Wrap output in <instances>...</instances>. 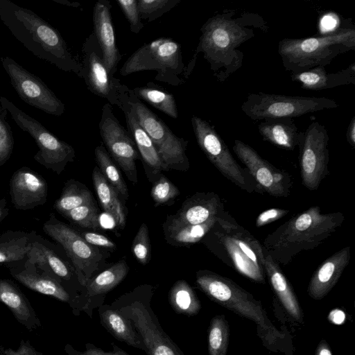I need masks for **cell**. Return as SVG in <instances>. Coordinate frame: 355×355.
I'll list each match as a JSON object with an SVG mask.
<instances>
[{"instance_id":"1","label":"cell","mask_w":355,"mask_h":355,"mask_svg":"<svg viewBox=\"0 0 355 355\" xmlns=\"http://www.w3.org/2000/svg\"><path fill=\"white\" fill-rule=\"evenodd\" d=\"M268 28L257 13L223 10L202 26L195 55L202 53L214 76L223 83L243 66L244 54L239 46L253 38L257 31L266 33Z\"/></svg>"},{"instance_id":"2","label":"cell","mask_w":355,"mask_h":355,"mask_svg":"<svg viewBox=\"0 0 355 355\" xmlns=\"http://www.w3.org/2000/svg\"><path fill=\"white\" fill-rule=\"evenodd\" d=\"M0 19L35 56L80 78V61L71 54L58 31L33 11L9 0H0Z\"/></svg>"},{"instance_id":"3","label":"cell","mask_w":355,"mask_h":355,"mask_svg":"<svg viewBox=\"0 0 355 355\" xmlns=\"http://www.w3.org/2000/svg\"><path fill=\"white\" fill-rule=\"evenodd\" d=\"M344 220L341 212L322 213L320 207L312 206L268 234L263 246L279 265L286 266L298 254L324 243Z\"/></svg>"},{"instance_id":"4","label":"cell","mask_w":355,"mask_h":355,"mask_svg":"<svg viewBox=\"0 0 355 355\" xmlns=\"http://www.w3.org/2000/svg\"><path fill=\"white\" fill-rule=\"evenodd\" d=\"M202 239L225 265L253 282H266L263 245L228 212L218 218Z\"/></svg>"},{"instance_id":"5","label":"cell","mask_w":355,"mask_h":355,"mask_svg":"<svg viewBox=\"0 0 355 355\" xmlns=\"http://www.w3.org/2000/svg\"><path fill=\"white\" fill-rule=\"evenodd\" d=\"M198 287L211 300L256 323L257 331L270 350L283 352L284 335L269 320L260 301L232 279L209 270L196 273Z\"/></svg>"},{"instance_id":"6","label":"cell","mask_w":355,"mask_h":355,"mask_svg":"<svg viewBox=\"0 0 355 355\" xmlns=\"http://www.w3.org/2000/svg\"><path fill=\"white\" fill-rule=\"evenodd\" d=\"M349 51H355L354 28H337L318 37L284 38L277 47L284 68L291 73L325 67Z\"/></svg>"},{"instance_id":"7","label":"cell","mask_w":355,"mask_h":355,"mask_svg":"<svg viewBox=\"0 0 355 355\" xmlns=\"http://www.w3.org/2000/svg\"><path fill=\"white\" fill-rule=\"evenodd\" d=\"M144 71H155V79L173 86L183 83L187 68L181 44L171 37H159L146 43L131 54L120 69L125 76Z\"/></svg>"},{"instance_id":"8","label":"cell","mask_w":355,"mask_h":355,"mask_svg":"<svg viewBox=\"0 0 355 355\" xmlns=\"http://www.w3.org/2000/svg\"><path fill=\"white\" fill-rule=\"evenodd\" d=\"M150 304V296L130 294L110 306L130 322L148 355H184L164 331Z\"/></svg>"},{"instance_id":"9","label":"cell","mask_w":355,"mask_h":355,"mask_svg":"<svg viewBox=\"0 0 355 355\" xmlns=\"http://www.w3.org/2000/svg\"><path fill=\"white\" fill-rule=\"evenodd\" d=\"M126 98L139 124L151 139L161 159L163 170L187 171L189 168L186 154L188 141L175 135L157 115L128 88Z\"/></svg>"},{"instance_id":"10","label":"cell","mask_w":355,"mask_h":355,"mask_svg":"<svg viewBox=\"0 0 355 355\" xmlns=\"http://www.w3.org/2000/svg\"><path fill=\"white\" fill-rule=\"evenodd\" d=\"M338 106L334 100L324 97L291 96L258 92L248 94L241 110L252 120L265 121L293 119Z\"/></svg>"},{"instance_id":"11","label":"cell","mask_w":355,"mask_h":355,"mask_svg":"<svg viewBox=\"0 0 355 355\" xmlns=\"http://www.w3.org/2000/svg\"><path fill=\"white\" fill-rule=\"evenodd\" d=\"M0 104L1 108L10 114L19 128L35 140L39 149L33 157L36 162L58 175L69 162H73L75 150L71 145L56 137L6 97H0Z\"/></svg>"},{"instance_id":"12","label":"cell","mask_w":355,"mask_h":355,"mask_svg":"<svg viewBox=\"0 0 355 355\" xmlns=\"http://www.w3.org/2000/svg\"><path fill=\"white\" fill-rule=\"evenodd\" d=\"M191 121L199 147L225 178L248 193L262 191L248 169L238 164L223 139L207 121L193 115Z\"/></svg>"},{"instance_id":"13","label":"cell","mask_w":355,"mask_h":355,"mask_svg":"<svg viewBox=\"0 0 355 355\" xmlns=\"http://www.w3.org/2000/svg\"><path fill=\"white\" fill-rule=\"evenodd\" d=\"M329 135L324 125L312 122L302 132L300 148V168L303 185L310 191L318 189L329 174Z\"/></svg>"},{"instance_id":"14","label":"cell","mask_w":355,"mask_h":355,"mask_svg":"<svg viewBox=\"0 0 355 355\" xmlns=\"http://www.w3.org/2000/svg\"><path fill=\"white\" fill-rule=\"evenodd\" d=\"M43 230L63 247L74 266L79 282L86 286L103 259L99 249L86 242L80 234L53 215L44 224Z\"/></svg>"},{"instance_id":"15","label":"cell","mask_w":355,"mask_h":355,"mask_svg":"<svg viewBox=\"0 0 355 355\" xmlns=\"http://www.w3.org/2000/svg\"><path fill=\"white\" fill-rule=\"evenodd\" d=\"M82 54L80 78L84 79L88 89L107 100L111 105L121 108L120 96L124 85L119 78L110 76L94 32L83 43Z\"/></svg>"},{"instance_id":"16","label":"cell","mask_w":355,"mask_h":355,"mask_svg":"<svg viewBox=\"0 0 355 355\" xmlns=\"http://www.w3.org/2000/svg\"><path fill=\"white\" fill-rule=\"evenodd\" d=\"M3 68L19 96L29 105L57 116L65 111L64 104L40 78L8 56L1 58Z\"/></svg>"},{"instance_id":"17","label":"cell","mask_w":355,"mask_h":355,"mask_svg":"<svg viewBox=\"0 0 355 355\" xmlns=\"http://www.w3.org/2000/svg\"><path fill=\"white\" fill-rule=\"evenodd\" d=\"M98 128L110 155L125 172L128 180L136 184V160L139 158V153L127 129L119 123L109 103H105L102 107Z\"/></svg>"},{"instance_id":"18","label":"cell","mask_w":355,"mask_h":355,"mask_svg":"<svg viewBox=\"0 0 355 355\" xmlns=\"http://www.w3.org/2000/svg\"><path fill=\"white\" fill-rule=\"evenodd\" d=\"M233 150L261 191L276 198L290 196L293 182L288 173L275 167L241 140H234Z\"/></svg>"},{"instance_id":"19","label":"cell","mask_w":355,"mask_h":355,"mask_svg":"<svg viewBox=\"0 0 355 355\" xmlns=\"http://www.w3.org/2000/svg\"><path fill=\"white\" fill-rule=\"evenodd\" d=\"M10 195L15 209H33L46 202L47 184L35 171L23 167L12 175L10 181Z\"/></svg>"},{"instance_id":"20","label":"cell","mask_w":355,"mask_h":355,"mask_svg":"<svg viewBox=\"0 0 355 355\" xmlns=\"http://www.w3.org/2000/svg\"><path fill=\"white\" fill-rule=\"evenodd\" d=\"M227 212L218 194L197 192L183 202L175 214L168 216L166 222L179 225H199Z\"/></svg>"},{"instance_id":"21","label":"cell","mask_w":355,"mask_h":355,"mask_svg":"<svg viewBox=\"0 0 355 355\" xmlns=\"http://www.w3.org/2000/svg\"><path fill=\"white\" fill-rule=\"evenodd\" d=\"M108 0L98 1L93 8L94 33L100 46L103 59L111 76L114 77L122 55L116 46Z\"/></svg>"},{"instance_id":"22","label":"cell","mask_w":355,"mask_h":355,"mask_svg":"<svg viewBox=\"0 0 355 355\" xmlns=\"http://www.w3.org/2000/svg\"><path fill=\"white\" fill-rule=\"evenodd\" d=\"M351 247L346 246L327 258L310 279L307 292L313 300L324 298L336 284L351 259Z\"/></svg>"},{"instance_id":"23","label":"cell","mask_w":355,"mask_h":355,"mask_svg":"<svg viewBox=\"0 0 355 355\" xmlns=\"http://www.w3.org/2000/svg\"><path fill=\"white\" fill-rule=\"evenodd\" d=\"M128 88V87L124 85L120 96V109L125 115L127 130L135 143L144 164L158 172L163 170L161 159L151 139L138 122L127 101L125 94Z\"/></svg>"},{"instance_id":"24","label":"cell","mask_w":355,"mask_h":355,"mask_svg":"<svg viewBox=\"0 0 355 355\" xmlns=\"http://www.w3.org/2000/svg\"><path fill=\"white\" fill-rule=\"evenodd\" d=\"M293 81L299 83L307 90H322L338 86L355 84V62L336 73H328L324 67H316L297 73H291Z\"/></svg>"},{"instance_id":"25","label":"cell","mask_w":355,"mask_h":355,"mask_svg":"<svg viewBox=\"0 0 355 355\" xmlns=\"http://www.w3.org/2000/svg\"><path fill=\"white\" fill-rule=\"evenodd\" d=\"M264 268L266 276L284 308L294 320L302 322V312L295 292L279 265L267 253Z\"/></svg>"},{"instance_id":"26","label":"cell","mask_w":355,"mask_h":355,"mask_svg":"<svg viewBox=\"0 0 355 355\" xmlns=\"http://www.w3.org/2000/svg\"><path fill=\"white\" fill-rule=\"evenodd\" d=\"M258 130L263 141L288 150L299 146L302 135L293 119L265 120L258 125Z\"/></svg>"},{"instance_id":"27","label":"cell","mask_w":355,"mask_h":355,"mask_svg":"<svg viewBox=\"0 0 355 355\" xmlns=\"http://www.w3.org/2000/svg\"><path fill=\"white\" fill-rule=\"evenodd\" d=\"M0 302L7 306L15 318L29 330L40 327L34 309L28 300L12 282L0 279Z\"/></svg>"},{"instance_id":"28","label":"cell","mask_w":355,"mask_h":355,"mask_svg":"<svg viewBox=\"0 0 355 355\" xmlns=\"http://www.w3.org/2000/svg\"><path fill=\"white\" fill-rule=\"evenodd\" d=\"M98 313L102 325L117 340L130 346L145 351L140 336L130 322L110 305L99 308Z\"/></svg>"},{"instance_id":"29","label":"cell","mask_w":355,"mask_h":355,"mask_svg":"<svg viewBox=\"0 0 355 355\" xmlns=\"http://www.w3.org/2000/svg\"><path fill=\"white\" fill-rule=\"evenodd\" d=\"M12 275L26 287L40 293L52 296L60 301L68 302L69 295L62 285L48 274L37 272L31 268L10 270Z\"/></svg>"},{"instance_id":"30","label":"cell","mask_w":355,"mask_h":355,"mask_svg":"<svg viewBox=\"0 0 355 355\" xmlns=\"http://www.w3.org/2000/svg\"><path fill=\"white\" fill-rule=\"evenodd\" d=\"M92 180L103 209L114 218L121 229H123L126 219L119 195L97 166L93 170Z\"/></svg>"},{"instance_id":"31","label":"cell","mask_w":355,"mask_h":355,"mask_svg":"<svg viewBox=\"0 0 355 355\" xmlns=\"http://www.w3.org/2000/svg\"><path fill=\"white\" fill-rule=\"evenodd\" d=\"M218 218H211L199 225H179L165 222L163 225L165 239L168 243L176 246L196 243L202 240Z\"/></svg>"},{"instance_id":"32","label":"cell","mask_w":355,"mask_h":355,"mask_svg":"<svg viewBox=\"0 0 355 355\" xmlns=\"http://www.w3.org/2000/svg\"><path fill=\"white\" fill-rule=\"evenodd\" d=\"M135 95L151 106L173 119L178 117V111L174 96L153 83L132 89Z\"/></svg>"},{"instance_id":"33","label":"cell","mask_w":355,"mask_h":355,"mask_svg":"<svg viewBox=\"0 0 355 355\" xmlns=\"http://www.w3.org/2000/svg\"><path fill=\"white\" fill-rule=\"evenodd\" d=\"M28 263L37 265L39 268L51 270L57 276L69 279L71 273L65 263L53 251L38 242H33L26 254Z\"/></svg>"},{"instance_id":"34","label":"cell","mask_w":355,"mask_h":355,"mask_svg":"<svg viewBox=\"0 0 355 355\" xmlns=\"http://www.w3.org/2000/svg\"><path fill=\"white\" fill-rule=\"evenodd\" d=\"M33 241L29 234L8 232L0 236V263L18 261L26 257Z\"/></svg>"},{"instance_id":"35","label":"cell","mask_w":355,"mask_h":355,"mask_svg":"<svg viewBox=\"0 0 355 355\" xmlns=\"http://www.w3.org/2000/svg\"><path fill=\"white\" fill-rule=\"evenodd\" d=\"M128 272L125 260H120L88 282L85 286L87 296L90 297L109 292L125 277Z\"/></svg>"},{"instance_id":"36","label":"cell","mask_w":355,"mask_h":355,"mask_svg":"<svg viewBox=\"0 0 355 355\" xmlns=\"http://www.w3.org/2000/svg\"><path fill=\"white\" fill-rule=\"evenodd\" d=\"M173 310L180 314L193 316L200 310V302L193 288L184 280L177 281L168 293Z\"/></svg>"},{"instance_id":"37","label":"cell","mask_w":355,"mask_h":355,"mask_svg":"<svg viewBox=\"0 0 355 355\" xmlns=\"http://www.w3.org/2000/svg\"><path fill=\"white\" fill-rule=\"evenodd\" d=\"M94 203L92 193L85 185L70 180L62 190L60 198L55 202L54 208L61 214L78 207Z\"/></svg>"},{"instance_id":"38","label":"cell","mask_w":355,"mask_h":355,"mask_svg":"<svg viewBox=\"0 0 355 355\" xmlns=\"http://www.w3.org/2000/svg\"><path fill=\"white\" fill-rule=\"evenodd\" d=\"M96 162L100 171L115 189L119 196L124 200L128 197V191L126 183L123 179L121 173L113 160L108 155L105 148L100 144L94 150Z\"/></svg>"},{"instance_id":"39","label":"cell","mask_w":355,"mask_h":355,"mask_svg":"<svg viewBox=\"0 0 355 355\" xmlns=\"http://www.w3.org/2000/svg\"><path fill=\"white\" fill-rule=\"evenodd\" d=\"M230 327L224 315L214 316L210 322L208 334L209 355H226L229 345Z\"/></svg>"},{"instance_id":"40","label":"cell","mask_w":355,"mask_h":355,"mask_svg":"<svg viewBox=\"0 0 355 355\" xmlns=\"http://www.w3.org/2000/svg\"><path fill=\"white\" fill-rule=\"evenodd\" d=\"M62 215L82 227L93 230L100 227L99 209L94 204L78 207Z\"/></svg>"},{"instance_id":"41","label":"cell","mask_w":355,"mask_h":355,"mask_svg":"<svg viewBox=\"0 0 355 355\" xmlns=\"http://www.w3.org/2000/svg\"><path fill=\"white\" fill-rule=\"evenodd\" d=\"M181 0H137L141 19L151 22L175 7Z\"/></svg>"},{"instance_id":"42","label":"cell","mask_w":355,"mask_h":355,"mask_svg":"<svg viewBox=\"0 0 355 355\" xmlns=\"http://www.w3.org/2000/svg\"><path fill=\"white\" fill-rule=\"evenodd\" d=\"M132 250L140 263L146 265L148 263L150 258V245L148 226L144 223L140 225L134 238Z\"/></svg>"},{"instance_id":"43","label":"cell","mask_w":355,"mask_h":355,"mask_svg":"<svg viewBox=\"0 0 355 355\" xmlns=\"http://www.w3.org/2000/svg\"><path fill=\"white\" fill-rule=\"evenodd\" d=\"M7 112L0 110V166L3 165L10 157L13 147L14 139L12 132L6 120Z\"/></svg>"},{"instance_id":"44","label":"cell","mask_w":355,"mask_h":355,"mask_svg":"<svg viewBox=\"0 0 355 355\" xmlns=\"http://www.w3.org/2000/svg\"><path fill=\"white\" fill-rule=\"evenodd\" d=\"M151 197L156 205L164 204L180 194L178 189L165 176L161 175L151 189Z\"/></svg>"},{"instance_id":"45","label":"cell","mask_w":355,"mask_h":355,"mask_svg":"<svg viewBox=\"0 0 355 355\" xmlns=\"http://www.w3.org/2000/svg\"><path fill=\"white\" fill-rule=\"evenodd\" d=\"M116 2L128 20L130 31L135 34L139 33L144 24L141 21L137 0H117Z\"/></svg>"},{"instance_id":"46","label":"cell","mask_w":355,"mask_h":355,"mask_svg":"<svg viewBox=\"0 0 355 355\" xmlns=\"http://www.w3.org/2000/svg\"><path fill=\"white\" fill-rule=\"evenodd\" d=\"M112 346L114 349L113 351L105 352L103 349L96 347L92 344L87 343L85 345V350L83 352H79L74 349L70 345L67 344L64 347V351L69 355H129L112 343Z\"/></svg>"},{"instance_id":"47","label":"cell","mask_w":355,"mask_h":355,"mask_svg":"<svg viewBox=\"0 0 355 355\" xmlns=\"http://www.w3.org/2000/svg\"><path fill=\"white\" fill-rule=\"evenodd\" d=\"M288 209L280 208H271L261 212L257 218L255 225L261 227L272 222L277 220L288 214Z\"/></svg>"},{"instance_id":"48","label":"cell","mask_w":355,"mask_h":355,"mask_svg":"<svg viewBox=\"0 0 355 355\" xmlns=\"http://www.w3.org/2000/svg\"><path fill=\"white\" fill-rule=\"evenodd\" d=\"M80 235L86 242L94 246H100L109 249H114L116 248L115 243L104 235L89 232H83Z\"/></svg>"},{"instance_id":"49","label":"cell","mask_w":355,"mask_h":355,"mask_svg":"<svg viewBox=\"0 0 355 355\" xmlns=\"http://www.w3.org/2000/svg\"><path fill=\"white\" fill-rule=\"evenodd\" d=\"M0 355H42L33 348L28 342L21 341L17 349L0 348Z\"/></svg>"},{"instance_id":"50","label":"cell","mask_w":355,"mask_h":355,"mask_svg":"<svg viewBox=\"0 0 355 355\" xmlns=\"http://www.w3.org/2000/svg\"><path fill=\"white\" fill-rule=\"evenodd\" d=\"M346 138L349 144L355 147V117L353 116L347 129Z\"/></svg>"},{"instance_id":"51","label":"cell","mask_w":355,"mask_h":355,"mask_svg":"<svg viewBox=\"0 0 355 355\" xmlns=\"http://www.w3.org/2000/svg\"><path fill=\"white\" fill-rule=\"evenodd\" d=\"M328 318L332 323L340 324L345 321V314L340 309H334L330 312Z\"/></svg>"},{"instance_id":"52","label":"cell","mask_w":355,"mask_h":355,"mask_svg":"<svg viewBox=\"0 0 355 355\" xmlns=\"http://www.w3.org/2000/svg\"><path fill=\"white\" fill-rule=\"evenodd\" d=\"M315 355H332L329 345L324 340H322L318 344Z\"/></svg>"},{"instance_id":"53","label":"cell","mask_w":355,"mask_h":355,"mask_svg":"<svg viewBox=\"0 0 355 355\" xmlns=\"http://www.w3.org/2000/svg\"><path fill=\"white\" fill-rule=\"evenodd\" d=\"M6 200L2 198L0 200V222L8 215L9 209L6 207Z\"/></svg>"},{"instance_id":"54","label":"cell","mask_w":355,"mask_h":355,"mask_svg":"<svg viewBox=\"0 0 355 355\" xmlns=\"http://www.w3.org/2000/svg\"><path fill=\"white\" fill-rule=\"evenodd\" d=\"M53 1L55 2L59 3H62V4H64L67 6H73V7H78L80 6V4L78 3H70L67 1H58V0H53Z\"/></svg>"}]
</instances>
